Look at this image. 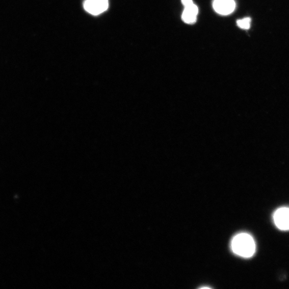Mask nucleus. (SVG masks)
<instances>
[{
  "instance_id": "1",
  "label": "nucleus",
  "mask_w": 289,
  "mask_h": 289,
  "mask_svg": "<svg viewBox=\"0 0 289 289\" xmlns=\"http://www.w3.org/2000/svg\"><path fill=\"white\" fill-rule=\"evenodd\" d=\"M231 249L235 254L243 258H250L255 252V243L251 235L241 233L235 235L231 242Z\"/></svg>"
},
{
  "instance_id": "2",
  "label": "nucleus",
  "mask_w": 289,
  "mask_h": 289,
  "mask_svg": "<svg viewBox=\"0 0 289 289\" xmlns=\"http://www.w3.org/2000/svg\"><path fill=\"white\" fill-rule=\"evenodd\" d=\"M109 6V0H86L84 7L89 13L98 15L105 12Z\"/></svg>"
},
{
  "instance_id": "3",
  "label": "nucleus",
  "mask_w": 289,
  "mask_h": 289,
  "mask_svg": "<svg viewBox=\"0 0 289 289\" xmlns=\"http://www.w3.org/2000/svg\"><path fill=\"white\" fill-rule=\"evenodd\" d=\"M276 227L282 230H289V208L278 209L274 214Z\"/></svg>"
},
{
  "instance_id": "4",
  "label": "nucleus",
  "mask_w": 289,
  "mask_h": 289,
  "mask_svg": "<svg viewBox=\"0 0 289 289\" xmlns=\"http://www.w3.org/2000/svg\"><path fill=\"white\" fill-rule=\"evenodd\" d=\"M235 7L234 0H214L213 8L216 12L222 15L231 14Z\"/></svg>"
},
{
  "instance_id": "5",
  "label": "nucleus",
  "mask_w": 289,
  "mask_h": 289,
  "mask_svg": "<svg viewBox=\"0 0 289 289\" xmlns=\"http://www.w3.org/2000/svg\"><path fill=\"white\" fill-rule=\"evenodd\" d=\"M198 11L197 6L194 4L186 7L182 14V19L187 24L195 23L197 20Z\"/></svg>"
},
{
  "instance_id": "6",
  "label": "nucleus",
  "mask_w": 289,
  "mask_h": 289,
  "mask_svg": "<svg viewBox=\"0 0 289 289\" xmlns=\"http://www.w3.org/2000/svg\"><path fill=\"white\" fill-rule=\"evenodd\" d=\"M251 19L250 18H245L238 20V25L243 29H249L250 28Z\"/></svg>"
},
{
  "instance_id": "7",
  "label": "nucleus",
  "mask_w": 289,
  "mask_h": 289,
  "mask_svg": "<svg viewBox=\"0 0 289 289\" xmlns=\"http://www.w3.org/2000/svg\"><path fill=\"white\" fill-rule=\"evenodd\" d=\"M181 3L185 7L194 4L192 0H181Z\"/></svg>"
}]
</instances>
